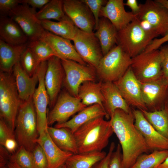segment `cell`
I'll return each mask as SVG.
<instances>
[{
	"instance_id": "cell-1",
	"label": "cell",
	"mask_w": 168,
	"mask_h": 168,
	"mask_svg": "<svg viewBox=\"0 0 168 168\" xmlns=\"http://www.w3.org/2000/svg\"><path fill=\"white\" fill-rule=\"evenodd\" d=\"M110 120L122 151L124 168H130L141 155L150 152L145 139L134 124L133 113L120 109L115 110Z\"/></svg>"
},
{
	"instance_id": "cell-2",
	"label": "cell",
	"mask_w": 168,
	"mask_h": 168,
	"mask_svg": "<svg viewBox=\"0 0 168 168\" xmlns=\"http://www.w3.org/2000/svg\"><path fill=\"white\" fill-rule=\"evenodd\" d=\"M113 133L110 120L101 117L90 120L73 133L78 153L102 151Z\"/></svg>"
},
{
	"instance_id": "cell-3",
	"label": "cell",
	"mask_w": 168,
	"mask_h": 168,
	"mask_svg": "<svg viewBox=\"0 0 168 168\" xmlns=\"http://www.w3.org/2000/svg\"><path fill=\"white\" fill-rule=\"evenodd\" d=\"M158 36L152 29L144 27L136 17L118 31L117 45L132 58L143 51Z\"/></svg>"
},
{
	"instance_id": "cell-4",
	"label": "cell",
	"mask_w": 168,
	"mask_h": 168,
	"mask_svg": "<svg viewBox=\"0 0 168 168\" xmlns=\"http://www.w3.org/2000/svg\"><path fill=\"white\" fill-rule=\"evenodd\" d=\"M15 128L18 145L31 152L37 144L36 140L39 135L32 97L22 101L16 119Z\"/></svg>"
},
{
	"instance_id": "cell-5",
	"label": "cell",
	"mask_w": 168,
	"mask_h": 168,
	"mask_svg": "<svg viewBox=\"0 0 168 168\" xmlns=\"http://www.w3.org/2000/svg\"><path fill=\"white\" fill-rule=\"evenodd\" d=\"M20 99L12 73L0 72V115L14 132Z\"/></svg>"
},
{
	"instance_id": "cell-6",
	"label": "cell",
	"mask_w": 168,
	"mask_h": 168,
	"mask_svg": "<svg viewBox=\"0 0 168 168\" xmlns=\"http://www.w3.org/2000/svg\"><path fill=\"white\" fill-rule=\"evenodd\" d=\"M132 58L118 45L103 56L96 69L97 76L103 82H115L130 67Z\"/></svg>"
},
{
	"instance_id": "cell-7",
	"label": "cell",
	"mask_w": 168,
	"mask_h": 168,
	"mask_svg": "<svg viewBox=\"0 0 168 168\" xmlns=\"http://www.w3.org/2000/svg\"><path fill=\"white\" fill-rule=\"evenodd\" d=\"M162 52L156 49L143 51L132 58L130 67L135 76L141 83L154 81L162 78Z\"/></svg>"
},
{
	"instance_id": "cell-8",
	"label": "cell",
	"mask_w": 168,
	"mask_h": 168,
	"mask_svg": "<svg viewBox=\"0 0 168 168\" xmlns=\"http://www.w3.org/2000/svg\"><path fill=\"white\" fill-rule=\"evenodd\" d=\"M61 60L65 72L63 83L72 96L78 97L79 88L83 82H95L97 75L95 68L72 60L63 59Z\"/></svg>"
},
{
	"instance_id": "cell-9",
	"label": "cell",
	"mask_w": 168,
	"mask_h": 168,
	"mask_svg": "<svg viewBox=\"0 0 168 168\" xmlns=\"http://www.w3.org/2000/svg\"><path fill=\"white\" fill-rule=\"evenodd\" d=\"M139 5L137 19L147 23L158 35L162 37L168 33V11L165 7L156 0H147Z\"/></svg>"
},
{
	"instance_id": "cell-10",
	"label": "cell",
	"mask_w": 168,
	"mask_h": 168,
	"mask_svg": "<svg viewBox=\"0 0 168 168\" xmlns=\"http://www.w3.org/2000/svg\"><path fill=\"white\" fill-rule=\"evenodd\" d=\"M36 9L25 3H21L10 13L8 16L20 27L29 42L41 39L46 30L36 16Z\"/></svg>"
},
{
	"instance_id": "cell-11",
	"label": "cell",
	"mask_w": 168,
	"mask_h": 168,
	"mask_svg": "<svg viewBox=\"0 0 168 168\" xmlns=\"http://www.w3.org/2000/svg\"><path fill=\"white\" fill-rule=\"evenodd\" d=\"M72 40L83 60L96 69L103 55L99 40L94 33L85 32L77 27L76 35Z\"/></svg>"
},
{
	"instance_id": "cell-12",
	"label": "cell",
	"mask_w": 168,
	"mask_h": 168,
	"mask_svg": "<svg viewBox=\"0 0 168 168\" xmlns=\"http://www.w3.org/2000/svg\"><path fill=\"white\" fill-rule=\"evenodd\" d=\"M86 107L78 97L72 96L68 91H63L47 114L48 125L49 126L55 122L58 124L64 123Z\"/></svg>"
},
{
	"instance_id": "cell-13",
	"label": "cell",
	"mask_w": 168,
	"mask_h": 168,
	"mask_svg": "<svg viewBox=\"0 0 168 168\" xmlns=\"http://www.w3.org/2000/svg\"><path fill=\"white\" fill-rule=\"evenodd\" d=\"M47 66V61H43L39 65L37 72L38 85L33 95V102L36 115L39 134L47 130V107L49 105V99L44 84V76Z\"/></svg>"
},
{
	"instance_id": "cell-14",
	"label": "cell",
	"mask_w": 168,
	"mask_h": 168,
	"mask_svg": "<svg viewBox=\"0 0 168 168\" xmlns=\"http://www.w3.org/2000/svg\"><path fill=\"white\" fill-rule=\"evenodd\" d=\"M141 87L142 99L148 111L164 108L168 102V83L163 77L154 81L141 83Z\"/></svg>"
},
{
	"instance_id": "cell-15",
	"label": "cell",
	"mask_w": 168,
	"mask_h": 168,
	"mask_svg": "<svg viewBox=\"0 0 168 168\" xmlns=\"http://www.w3.org/2000/svg\"><path fill=\"white\" fill-rule=\"evenodd\" d=\"M113 82L128 105L148 111L142 98L141 83L130 67L121 77Z\"/></svg>"
},
{
	"instance_id": "cell-16",
	"label": "cell",
	"mask_w": 168,
	"mask_h": 168,
	"mask_svg": "<svg viewBox=\"0 0 168 168\" xmlns=\"http://www.w3.org/2000/svg\"><path fill=\"white\" fill-rule=\"evenodd\" d=\"M63 7L66 15L75 26L83 31L91 33L95 28L93 15L82 0H64Z\"/></svg>"
},
{
	"instance_id": "cell-17",
	"label": "cell",
	"mask_w": 168,
	"mask_h": 168,
	"mask_svg": "<svg viewBox=\"0 0 168 168\" xmlns=\"http://www.w3.org/2000/svg\"><path fill=\"white\" fill-rule=\"evenodd\" d=\"M65 77L61 59L54 56L47 61L44 76L45 87L49 96V106L52 108L59 95Z\"/></svg>"
},
{
	"instance_id": "cell-18",
	"label": "cell",
	"mask_w": 168,
	"mask_h": 168,
	"mask_svg": "<svg viewBox=\"0 0 168 168\" xmlns=\"http://www.w3.org/2000/svg\"><path fill=\"white\" fill-rule=\"evenodd\" d=\"M132 110L135 125L144 137L150 152L168 150V139L156 131L140 110Z\"/></svg>"
},
{
	"instance_id": "cell-19",
	"label": "cell",
	"mask_w": 168,
	"mask_h": 168,
	"mask_svg": "<svg viewBox=\"0 0 168 168\" xmlns=\"http://www.w3.org/2000/svg\"><path fill=\"white\" fill-rule=\"evenodd\" d=\"M124 5L123 0H109L102 7L100 16L108 19L119 30L136 17L132 12L126 11Z\"/></svg>"
},
{
	"instance_id": "cell-20",
	"label": "cell",
	"mask_w": 168,
	"mask_h": 168,
	"mask_svg": "<svg viewBox=\"0 0 168 168\" xmlns=\"http://www.w3.org/2000/svg\"><path fill=\"white\" fill-rule=\"evenodd\" d=\"M36 142L45 154L48 168H59L64 164L68 158L73 154L59 148L52 139L47 129L39 134Z\"/></svg>"
},
{
	"instance_id": "cell-21",
	"label": "cell",
	"mask_w": 168,
	"mask_h": 168,
	"mask_svg": "<svg viewBox=\"0 0 168 168\" xmlns=\"http://www.w3.org/2000/svg\"><path fill=\"white\" fill-rule=\"evenodd\" d=\"M41 39L50 46L61 59H68L82 64H87L79 55L70 40L46 30Z\"/></svg>"
},
{
	"instance_id": "cell-22",
	"label": "cell",
	"mask_w": 168,
	"mask_h": 168,
	"mask_svg": "<svg viewBox=\"0 0 168 168\" xmlns=\"http://www.w3.org/2000/svg\"><path fill=\"white\" fill-rule=\"evenodd\" d=\"M101 91L104 100L103 106L110 118L117 109H121L128 113H132L130 106L113 82H102Z\"/></svg>"
},
{
	"instance_id": "cell-23",
	"label": "cell",
	"mask_w": 168,
	"mask_h": 168,
	"mask_svg": "<svg viewBox=\"0 0 168 168\" xmlns=\"http://www.w3.org/2000/svg\"><path fill=\"white\" fill-rule=\"evenodd\" d=\"M12 73L21 101L28 100L32 97L38 82L37 70L33 76L30 77L23 69L19 61L14 66Z\"/></svg>"
},
{
	"instance_id": "cell-24",
	"label": "cell",
	"mask_w": 168,
	"mask_h": 168,
	"mask_svg": "<svg viewBox=\"0 0 168 168\" xmlns=\"http://www.w3.org/2000/svg\"><path fill=\"white\" fill-rule=\"evenodd\" d=\"M101 117H105L107 119H110L103 108L99 104H95L86 107L67 121L62 124H56L54 127L66 128L73 133L84 124L92 119Z\"/></svg>"
},
{
	"instance_id": "cell-25",
	"label": "cell",
	"mask_w": 168,
	"mask_h": 168,
	"mask_svg": "<svg viewBox=\"0 0 168 168\" xmlns=\"http://www.w3.org/2000/svg\"><path fill=\"white\" fill-rule=\"evenodd\" d=\"M0 39L13 45L27 44L28 38L19 25L8 16H0Z\"/></svg>"
},
{
	"instance_id": "cell-26",
	"label": "cell",
	"mask_w": 168,
	"mask_h": 168,
	"mask_svg": "<svg viewBox=\"0 0 168 168\" xmlns=\"http://www.w3.org/2000/svg\"><path fill=\"white\" fill-rule=\"evenodd\" d=\"M28 43L21 45L8 44L0 39V71L12 73L15 65L19 62L21 56Z\"/></svg>"
},
{
	"instance_id": "cell-27",
	"label": "cell",
	"mask_w": 168,
	"mask_h": 168,
	"mask_svg": "<svg viewBox=\"0 0 168 168\" xmlns=\"http://www.w3.org/2000/svg\"><path fill=\"white\" fill-rule=\"evenodd\" d=\"M94 33L100 42L103 55L106 54L117 44L118 30L107 19L101 17Z\"/></svg>"
},
{
	"instance_id": "cell-28",
	"label": "cell",
	"mask_w": 168,
	"mask_h": 168,
	"mask_svg": "<svg viewBox=\"0 0 168 168\" xmlns=\"http://www.w3.org/2000/svg\"><path fill=\"white\" fill-rule=\"evenodd\" d=\"M102 81H88L82 83L80 86L78 97L82 103L86 106L95 104L103 106L104 100L101 91Z\"/></svg>"
},
{
	"instance_id": "cell-29",
	"label": "cell",
	"mask_w": 168,
	"mask_h": 168,
	"mask_svg": "<svg viewBox=\"0 0 168 168\" xmlns=\"http://www.w3.org/2000/svg\"><path fill=\"white\" fill-rule=\"evenodd\" d=\"M47 130L54 142L60 149L73 154L78 153L73 133L69 129L48 126Z\"/></svg>"
},
{
	"instance_id": "cell-30",
	"label": "cell",
	"mask_w": 168,
	"mask_h": 168,
	"mask_svg": "<svg viewBox=\"0 0 168 168\" xmlns=\"http://www.w3.org/2000/svg\"><path fill=\"white\" fill-rule=\"evenodd\" d=\"M107 154L102 151L72 154L64 164L66 168H93Z\"/></svg>"
},
{
	"instance_id": "cell-31",
	"label": "cell",
	"mask_w": 168,
	"mask_h": 168,
	"mask_svg": "<svg viewBox=\"0 0 168 168\" xmlns=\"http://www.w3.org/2000/svg\"><path fill=\"white\" fill-rule=\"evenodd\" d=\"M40 21L45 30L55 35L70 40H72L76 35L77 27L68 17L58 22L50 20Z\"/></svg>"
},
{
	"instance_id": "cell-32",
	"label": "cell",
	"mask_w": 168,
	"mask_h": 168,
	"mask_svg": "<svg viewBox=\"0 0 168 168\" xmlns=\"http://www.w3.org/2000/svg\"><path fill=\"white\" fill-rule=\"evenodd\" d=\"M140 110L156 131L168 139V102L164 108L160 110L154 111Z\"/></svg>"
},
{
	"instance_id": "cell-33",
	"label": "cell",
	"mask_w": 168,
	"mask_h": 168,
	"mask_svg": "<svg viewBox=\"0 0 168 168\" xmlns=\"http://www.w3.org/2000/svg\"><path fill=\"white\" fill-rule=\"evenodd\" d=\"M36 16L40 21L54 19L59 21L68 17L63 9L62 0H51L36 12Z\"/></svg>"
},
{
	"instance_id": "cell-34",
	"label": "cell",
	"mask_w": 168,
	"mask_h": 168,
	"mask_svg": "<svg viewBox=\"0 0 168 168\" xmlns=\"http://www.w3.org/2000/svg\"><path fill=\"white\" fill-rule=\"evenodd\" d=\"M168 156V150H155L140 155L130 168H157Z\"/></svg>"
},
{
	"instance_id": "cell-35",
	"label": "cell",
	"mask_w": 168,
	"mask_h": 168,
	"mask_svg": "<svg viewBox=\"0 0 168 168\" xmlns=\"http://www.w3.org/2000/svg\"><path fill=\"white\" fill-rule=\"evenodd\" d=\"M27 47L31 50L40 63L47 61L54 56L59 58L50 46L42 39L28 42Z\"/></svg>"
},
{
	"instance_id": "cell-36",
	"label": "cell",
	"mask_w": 168,
	"mask_h": 168,
	"mask_svg": "<svg viewBox=\"0 0 168 168\" xmlns=\"http://www.w3.org/2000/svg\"><path fill=\"white\" fill-rule=\"evenodd\" d=\"M20 62L23 69L30 77L35 74L40 63L27 46L22 53Z\"/></svg>"
},
{
	"instance_id": "cell-37",
	"label": "cell",
	"mask_w": 168,
	"mask_h": 168,
	"mask_svg": "<svg viewBox=\"0 0 168 168\" xmlns=\"http://www.w3.org/2000/svg\"><path fill=\"white\" fill-rule=\"evenodd\" d=\"M21 168H34L31 152L20 146L15 154L10 157Z\"/></svg>"
},
{
	"instance_id": "cell-38",
	"label": "cell",
	"mask_w": 168,
	"mask_h": 168,
	"mask_svg": "<svg viewBox=\"0 0 168 168\" xmlns=\"http://www.w3.org/2000/svg\"><path fill=\"white\" fill-rule=\"evenodd\" d=\"M31 152L34 168H48L46 156L40 145L37 143Z\"/></svg>"
},
{
	"instance_id": "cell-39",
	"label": "cell",
	"mask_w": 168,
	"mask_h": 168,
	"mask_svg": "<svg viewBox=\"0 0 168 168\" xmlns=\"http://www.w3.org/2000/svg\"><path fill=\"white\" fill-rule=\"evenodd\" d=\"M88 7L92 12L95 21V29L98 27L99 21L100 11L102 7L105 5L107 1L105 0H82Z\"/></svg>"
},
{
	"instance_id": "cell-40",
	"label": "cell",
	"mask_w": 168,
	"mask_h": 168,
	"mask_svg": "<svg viewBox=\"0 0 168 168\" xmlns=\"http://www.w3.org/2000/svg\"><path fill=\"white\" fill-rule=\"evenodd\" d=\"M10 138H15L14 131L2 118L0 120V144L3 146L6 140Z\"/></svg>"
},
{
	"instance_id": "cell-41",
	"label": "cell",
	"mask_w": 168,
	"mask_h": 168,
	"mask_svg": "<svg viewBox=\"0 0 168 168\" xmlns=\"http://www.w3.org/2000/svg\"><path fill=\"white\" fill-rule=\"evenodd\" d=\"M21 3V0H0V16H8L11 12Z\"/></svg>"
},
{
	"instance_id": "cell-42",
	"label": "cell",
	"mask_w": 168,
	"mask_h": 168,
	"mask_svg": "<svg viewBox=\"0 0 168 168\" xmlns=\"http://www.w3.org/2000/svg\"><path fill=\"white\" fill-rule=\"evenodd\" d=\"M121 148L119 144H118L116 150L112 154L109 168H124L122 162Z\"/></svg>"
},
{
	"instance_id": "cell-43",
	"label": "cell",
	"mask_w": 168,
	"mask_h": 168,
	"mask_svg": "<svg viewBox=\"0 0 168 168\" xmlns=\"http://www.w3.org/2000/svg\"><path fill=\"white\" fill-rule=\"evenodd\" d=\"M163 58L161 63L162 76L168 83V44L160 47Z\"/></svg>"
},
{
	"instance_id": "cell-44",
	"label": "cell",
	"mask_w": 168,
	"mask_h": 168,
	"mask_svg": "<svg viewBox=\"0 0 168 168\" xmlns=\"http://www.w3.org/2000/svg\"><path fill=\"white\" fill-rule=\"evenodd\" d=\"M115 147L114 142H112L110 145L108 152L106 156L96 164L94 168H109L111 158Z\"/></svg>"
},
{
	"instance_id": "cell-45",
	"label": "cell",
	"mask_w": 168,
	"mask_h": 168,
	"mask_svg": "<svg viewBox=\"0 0 168 168\" xmlns=\"http://www.w3.org/2000/svg\"><path fill=\"white\" fill-rule=\"evenodd\" d=\"M168 41V33L159 39H154L147 47L144 51L149 52L158 49L161 45Z\"/></svg>"
},
{
	"instance_id": "cell-46",
	"label": "cell",
	"mask_w": 168,
	"mask_h": 168,
	"mask_svg": "<svg viewBox=\"0 0 168 168\" xmlns=\"http://www.w3.org/2000/svg\"><path fill=\"white\" fill-rule=\"evenodd\" d=\"M50 0H21V3H25L34 9H41Z\"/></svg>"
},
{
	"instance_id": "cell-47",
	"label": "cell",
	"mask_w": 168,
	"mask_h": 168,
	"mask_svg": "<svg viewBox=\"0 0 168 168\" xmlns=\"http://www.w3.org/2000/svg\"><path fill=\"white\" fill-rule=\"evenodd\" d=\"M18 145L15 138H10L6 140L3 146L9 152L13 153L16 150Z\"/></svg>"
},
{
	"instance_id": "cell-48",
	"label": "cell",
	"mask_w": 168,
	"mask_h": 168,
	"mask_svg": "<svg viewBox=\"0 0 168 168\" xmlns=\"http://www.w3.org/2000/svg\"><path fill=\"white\" fill-rule=\"evenodd\" d=\"M124 5H126L131 9L132 12L136 15L139 12L140 8L136 0H127Z\"/></svg>"
},
{
	"instance_id": "cell-49",
	"label": "cell",
	"mask_w": 168,
	"mask_h": 168,
	"mask_svg": "<svg viewBox=\"0 0 168 168\" xmlns=\"http://www.w3.org/2000/svg\"><path fill=\"white\" fill-rule=\"evenodd\" d=\"M0 167L5 166L9 157V152L2 146L0 145Z\"/></svg>"
},
{
	"instance_id": "cell-50",
	"label": "cell",
	"mask_w": 168,
	"mask_h": 168,
	"mask_svg": "<svg viewBox=\"0 0 168 168\" xmlns=\"http://www.w3.org/2000/svg\"><path fill=\"white\" fill-rule=\"evenodd\" d=\"M7 166L8 168H21L16 162L10 160L7 163Z\"/></svg>"
},
{
	"instance_id": "cell-51",
	"label": "cell",
	"mask_w": 168,
	"mask_h": 168,
	"mask_svg": "<svg viewBox=\"0 0 168 168\" xmlns=\"http://www.w3.org/2000/svg\"><path fill=\"white\" fill-rule=\"evenodd\" d=\"M157 168H168V156Z\"/></svg>"
},
{
	"instance_id": "cell-52",
	"label": "cell",
	"mask_w": 168,
	"mask_h": 168,
	"mask_svg": "<svg viewBox=\"0 0 168 168\" xmlns=\"http://www.w3.org/2000/svg\"><path fill=\"white\" fill-rule=\"evenodd\" d=\"M156 0L165 7L168 11V0Z\"/></svg>"
},
{
	"instance_id": "cell-53",
	"label": "cell",
	"mask_w": 168,
	"mask_h": 168,
	"mask_svg": "<svg viewBox=\"0 0 168 168\" xmlns=\"http://www.w3.org/2000/svg\"><path fill=\"white\" fill-rule=\"evenodd\" d=\"M59 168H66L65 164H64L60 167Z\"/></svg>"
},
{
	"instance_id": "cell-54",
	"label": "cell",
	"mask_w": 168,
	"mask_h": 168,
	"mask_svg": "<svg viewBox=\"0 0 168 168\" xmlns=\"http://www.w3.org/2000/svg\"><path fill=\"white\" fill-rule=\"evenodd\" d=\"M0 168H8L7 166V167H6V166H2V167H0Z\"/></svg>"
}]
</instances>
